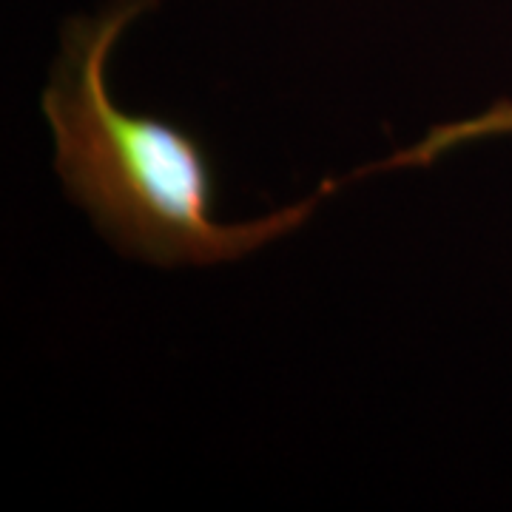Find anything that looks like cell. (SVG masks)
Wrapping results in <instances>:
<instances>
[{
  "instance_id": "1",
  "label": "cell",
  "mask_w": 512,
  "mask_h": 512,
  "mask_svg": "<svg viewBox=\"0 0 512 512\" xmlns=\"http://www.w3.org/2000/svg\"><path fill=\"white\" fill-rule=\"evenodd\" d=\"M157 0H111L72 18L43 92L55 168L69 197L114 248L154 265H214L248 256L299 228L311 202L248 225L211 220L214 174L194 134L111 100L106 66L126 29Z\"/></svg>"
}]
</instances>
